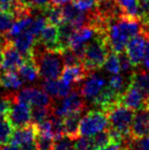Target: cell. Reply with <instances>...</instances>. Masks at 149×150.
I'll use <instances>...</instances> for the list:
<instances>
[{"mask_svg": "<svg viewBox=\"0 0 149 150\" xmlns=\"http://www.w3.org/2000/svg\"><path fill=\"white\" fill-rule=\"evenodd\" d=\"M143 30L144 26L138 16L121 13L108 24L106 29V43L108 48L115 53L125 51L128 42Z\"/></svg>", "mask_w": 149, "mask_h": 150, "instance_id": "cell-1", "label": "cell"}, {"mask_svg": "<svg viewBox=\"0 0 149 150\" xmlns=\"http://www.w3.org/2000/svg\"><path fill=\"white\" fill-rule=\"evenodd\" d=\"M32 58L38 67L40 77L44 80L60 78L64 64L58 51L45 49L36 39L32 51Z\"/></svg>", "mask_w": 149, "mask_h": 150, "instance_id": "cell-2", "label": "cell"}, {"mask_svg": "<svg viewBox=\"0 0 149 150\" xmlns=\"http://www.w3.org/2000/svg\"><path fill=\"white\" fill-rule=\"evenodd\" d=\"M109 51L106 43V37L96 35L86 45L82 63L89 73H94L103 67Z\"/></svg>", "mask_w": 149, "mask_h": 150, "instance_id": "cell-3", "label": "cell"}, {"mask_svg": "<svg viewBox=\"0 0 149 150\" xmlns=\"http://www.w3.org/2000/svg\"><path fill=\"white\" fill-rule=\"evenodd\" d=\"M109 127L119 131L125 137H131L130 131L135 117V110L117 103L105 111Z\"/></svg>", "mask_w": 149, "mask_h": 150, "instance_id": "cell-4", "label": "cell"}, {"mask_svg": "<svg viewBox=\"0 0 149 150\" xmlns=\"http://www.w3.org/2000/svg\"><path fill=\"white\" fill-rule=\"evenodd\" d=\"M107 115L102 110H89L84 117H81L79 133L80 136L92 137L101 131L107 130Z\"/></svg>", "mask_w": 149, "mask_h": 150, "instance_id": "cell-5", "label": "cell"}, {"mask_svg": "<svg viewBox=\"0 0 149 150\" xmlns=\"http://www.w3.org/2000/svg\"><path fill=\"white\" fill-rule=\"evenodd\" d=\"M57 103H53L52 113L64 117L73 112H83L86 109V100L82 96L80 89L75 88L66 97L58 99Z\"/></svg>", "mask_w": 149, "mask_h": 150, "instance_id": "cell-6", "label": "cell"}, {"mask_svg": "<svg viewBox=\"0 0 149 150\" xmlns=\"http://www.w3.org/2000/svg\"><path fill=\"white\" fill-rule=\"evenodd\" d=\"M119 103L124 106L137 111L139 109L148 108L149 98H147L145 94L136 86L129 83L127 89L119 95Z\"/></svg>", "mask_w": 149, "mask_h": 150, "instance_id": "cell-7", "label": "cell"}, {"mask_svg": "<svg viewBox=\"0 0 149 150\" xmlns=\"http://www.w3.org/2000/svg\"><path fill=\"white\" fill-rule=\"evenodd\" d=\"M6 117L14 129L22 128L31 124V105L16 101L12 98V104Z\"/></svg>", "mask_w": 149, "mask_h": 150, "instance_id": "cell-8", "label": "cell"}, {"mask_svg": "<svg viewBox=\"0 0 149 150\" xmlns=\"http://www.w3.org/2000/svg\"><path fill=\"white\" fill-rule=\"evenodd\" d=\"M1 49L3 54L1 69L3 71H18V69L26 59L13 45L11 39L6 42Z\"/></svg>", "mask_w": 149, "mask_h": 150, "instance_id": "cell-9", "label": "cell"}, {"mask_svg": "<svg viewBox=\"0 0 149 150\" xmlns=\"http://www.w3.org/2000/svg\"><path fill=\"white\" fill-rule=\"evenodd\" d=\"M146 40H147V36L143 31L132 38L126 45L125 51L134 67H138L142 63L144 51H145Z\"/></svg>", "mask_w": 149, "mask_h": 150, "instance_id": "cell-10", "label": "cell"}, {"mask_svg": "<svg viewBox=\"0 0 149 150\" xmlns=\"http://www.w3.org/2000/svg\"><path fill=\"white\" fill-rule=\"evenodd\" d=\"M106 85H107L106 81L101 76L91 73L84 80V83L80 88V92L85 100L93 102L96 97L105 88Z\"/></svg>", "mask_w": 149, "mask_h": 150, "instance_id": "cell-11", "label": "cell"}, {"mask_svg": "<svg viewBox=\"0 0 149 150\" xmlns=\"http://www.w3.org/2000/svg\"><path fill=\"white\" fill-rule=\"evenodd\" d=\"M41 88L51 97L53 100H58L68 95L75 89L72 84L64 81L62 79L44 80L41 83Z\"/></svg>", "mask_w": 149, "mask_h": 150, "instance_id": "cell-12", "label": "cell"}, {"mask_svg": "<svg viewBox=\"0 0 149 150\" xmlns=\"http://www.w3.org/2000/svg\"><path fill=\"white\" fill-rule=\"evenodd\" d=\"M130 134L132 139L141 138L149 135V107L135 111Z\"/></svg>", "mask_w": 149, "mask_h": 150, "instance_id": "cell-13", "label": "cell"}, {"mask_svg": "<svg viewBox=\"0 0 149 150\" xmlns=\"http://www.w3.org/2000/svg\"><path fill=\"white\" fill-rule=\"evenodd\" d=\"M37 42L40 43L45 49L59 52L58 46V26L47 23L40 35L37 38Z\"/></svg>", "mask_w": 149, "mask_h": 150, "instance_id": "cell-14", "label": "cell"}, {"mask_svg": "<svg viewBox=\"0 0 149 150\" xmlns=\"http://www.w3.org/2000/svg\"><path fill=\"white\" fill-rule=\"evenodd\" d=\"M13 45L16 47V49L20 52L25 59H30L32 58V51L33 47L35 45L37 38L33 34H31L29 30L23 32L14 37L10 38Z\"/></svg>", "mask_w": 149, "mask_h": 150, "instance_id": "cell-15", "label": "cell"}, {"mask_svg": "<svg viewBox=\"0 0 149 150\" xmlns=\"http://www.w3.org/2000/svg\"><path fill=\"white\" fill-rule=\"evenodd\" d=\"M90 74L91 73L88 71V69L84 67L83 63H80V64L71 65V67H64L60 79L75 86L84 81Z\"/></svg>", "mask_w": 149, "mask_h": 150, "instance_id": "cell-16", "label": "cell"}, {"mask_svg": "<svg viewBox=\"0 0 149 150\" xmlns=\"http://www.w3.org/2000/svg\"><path fill=\"white\" fill-rule=\"evenodd\" d=\"M82 113L83 112H73L62 117L66 136L68 138L72 139V140H75L76 138H78L80 136L79 128Z\"/></svg>", "mask_w": 149, "mask_h": 150, "instance_id": "cell-17", "label": "cell"}, {"mask_svg": "<svg viewBox=\"0 0 149 150\" xmlns=\"http://www.w3.org/2000/svg\"><path fill=\"white\" fill-rule=\"evenodd\" d=\"M18 74L22 78L24 83H33V82H36L40 77L38 67L33 58L25 60V62L18 69Z\"/></svg>", "mask_w": 149, "mask_h": 150, "instance_id": "cell-18", "label": "cell"}, {"mask_svg": "<svg viewBox=\"0 0 149 150\" xmlns=\"http://www.w3.org/2000/svg\"><path fill=\"white\" fill-rule=\"evenodd\" d=\"M130 83L141 90L149 98V69H134L130 75Z\"/></svg>", "mask_w": 149, "mask_h": 150, "instance_id": "cell-19", "label": "cell"}, {"mask_svg": "<svg viewBox=\"0 0 149 150\" xmlns=\"http://www.w3.org/2000/svg\"><path fill=\"white\" fill-rule=\"evenodd\" d=\"M24 85V81L16 71L0 73V86L6 90L18 91Z\"/></svg>", "mask_w": 149, "mask_h": 150, "instance_id": "cell-20", "label": "cell"}, {"mask_svg": "<svg viewBox=\"0 0 149 150\" xmlns=\"http://www.w3.org/2000/svg\"><path fill=\"white\" fill-rule=\"evenodd\" d=\"M33 20H34V18H32V16H20V18H16V21H14L9 33H8L9 38H12V37H14V36L18 35V34L28 30L29 27L32 24Z\"/></svg>", "mask_w": 149, "mask_h": 150, "instance_id": "cell-21", "label": "cell"}, {"mask_svg": "<svg viewBox=\"0 0 149 150\" xmlns=\"http://www.w3.org/2000/svg\"><path fill=\"white\" fill-rule=\"evenodd\" d=\"M52 106H31V124L38 125L47 120L52 113Z\"/></svg>", "mask_w": 149, "mask_h": 150, "instance_id": "cell-22", "label": "cell"}, {"mask_svg": "<svg viewBox=\"0 0 149 150\" xmlns=\"http://www.w3.org/2000/svg\"><path fill=\"white\" fill-rule=\"evenodd\" d=\"M14 128L6 117H0V146L7 144L11 140Z\"/></svg>", "mask_w": 149, "mask_h": 150, "instance_id": "cell-23", "label": "cell"}, {"mask_svg": "<svg viewBox=\"0 0 149 150\" xmlns=\"http://www.w3.org/2000/svg\"><path fill=\"white\" fill-rule=\"evenodd\" d=\"M43 14L47 18V22L55 26H60L64 21V16H62V10L61 6H49L43 11Z\"/></svg>", "mask_w": 149, "mask_h": 150, "instance_id": "cell-24", "label": "cell"}, {"mask_svg": "<svg viewBox=\"0 0 149 150\" xmlns=\"http://www.w3.org/2000/svg\"><path fill=\"white\" fill-rule=\"evenodd\" d=\"M103 67L107 73L112 74V75L119 74V71H121V63H119V54L113 51H109L105 62L103 64Z\"/></svg>", "mask_w": 149, "mask_h": 150, "instance_id": "cell-25", "label": "cell"}, {"mask_svg": "<svg viewBox=\"0 0 149 150\" xmlns=\"http://www.w3.org/2000/svg\"><path fill=\"white\" fill-rule=\"evenodd\" d=\"M115 2L123 14L138 16V0H115Z\"/></svg>", "mask_w": 149, "mask_h": 150, "instance_id": "cell-26", "label": "cell"}, {"mask_svg": "<svg viewBox=\"0 0 149 150\" xmlns=\"http://www.w3.org/2000/svg\"><path fill=\"white\" fill-rule=\"evenodd\" d=\"M129 83H130V80L127 82L125 76L119 75V74H115V75H112V77H110L109 81H108V86L121 95L124 91L127 89Z\"/></svg>", "mask_w": 149, "mask_h": 150, "instance_id": "cell-27", "label": "cell"}, {"mask_svg": "<svg viewBox=\"0 0 149 150\" xmlns=\"http://www.w3.org/2000/svg\"><path fill=\"white\" fill-rule=\"evenodd\" d=\"M16 18L12 13L0 11V36H7Z\"/></svg>", "mask_w": 149, "mask_h": 150, "instance_id": "cell-28", "label": "cell"}, {"mask_svg": "<svg viewBox=\"0 0 149 150\" xmlns=\"http://www.w3.org/2000/svg\"><path fill=\"white\" fill-rule=\"evenodd\" d=\"M59 53H60V55H61L64 67H71V65H76V64L82 63L79 56L75 53V51L70 46L66 48H64L62 50H60Z\"/></svg>", "mask_w": 149, "mask_h": 150, "instance_id": "cell-29", "label": "cell"}, {"mask_svg": "<svg viewBox=\"0 0 149 150\" xmlns=\"http://www.w3.org/2000/svg\"><path fill=\"white\" fill-rule=\"evenodd\" d=\"M47 23L48 22H47L46 16L43 14V12H41V14H39L36 18L33 20L32 24H31V26L29 27L28 30L31 34H33L35 37L38 38V36L40 35L41 31L43 30V28L45 27V25L47 24Z\"/></svg>", "mask_w": 149, "mask_h": 150, "instance_id": "cell-30", "label": "cell"}, {"mask_svg": "<svg viewBox=\"0 0 149 150\" xmlns=\"http://www.w3.org/2000/svg\"><path fill=\"white\" fill-rule=\"evenodd\" d=\"M137 16L144 27H149V0H138Z\"/></svg>", "mask_w": 149, "mask_h": 150, "instance_id": "cell-31", "label": "cell"}, {"mask_svg": "<svg viewBox=\"0 0 149 150\" xmlns=\"http://www.w3.org/2000/svg\"><path fill=\"white\" fill-rule=\"evenodd\" d=\"M54 140L52 137L42 135L36 132V146L37 150H52L54 146Z\"/></svg>", "mask_w": 149, "mask_h": 150, "instance_id": "cell-32", "label": "cell"}, {"mask_svg": "<svg viewBox=\"0 0 149 150\" xmlns=\"http://www.w3.org/2000/svg\"><path fill=\"white\" fill-rule=\"evenodd\" d=\"M91 139H92V143H93V150L98 148V147L105 146V145L112 143L109 133H108V129L107 130H104V131H101V132L97 133L96 135L92 136Z\"/></svg>", "mask_w": 149, "mask_h": 150, "instance_id": "cell-33", "label": "cell"}, {"mask_svg": "<svg viewBox=\"0 0 149 150\" xmlns=\"http://www.w3.org/2000/svg\"><path fill=\"white\" fill-rule=\"evenodd\" d=\"M61 10H62V16H64V21L68 23L72 22L76 18V16L80 12V10H78L76 8L74 3H70V2L64 4L61 6Z\"/></svg>", "mask_w": 149, "mask_h": 150, "instance_id": "cell-34", "label": "cell"}, {"mask_svg": "<svg viewBox=\"0 0 149 150\" xmlns=\"http://www.w3.org/2000/svg\"><path fill=\"white\" fill-rule=\"evenodd\" d=\"M74 141L76 150H93V143L91 137L79 136Z\"/></svg>", "mask_w": 149, "mask_h": 150, "instance_id": "cell-35", "label": "cell"}, {"mask_svg": "<svg viewBox=\"0 0 149 150\" xmlns=\"http://www.w3.org/2000/svg\"><path fill=\"white\" fill-rule=\"evenodd\" d=\"M52 150H76L74 146V141L68 138L66 136L57 139L54 142V146Z\"/></svg>", "mask_w": 149, "mask_h": 150, "instance_id": "cell-36", "label": "cell"}, {"mask_svg": "<svg viewBox=\"0 0 149 150\" xmlns=\"http://www.w3.org/2000/svg\"><path fill=\"white\" fill-rule=\"evenodd\" d=\"M129 149L136 150H149V135L143 136L141 138L132 139Z\"/></svg>", "mask_w": 149, "mask_h": 150, "instance_id": "cell-37", "label": "cell"}, {"mask_svg": "<svg viewBox=\"0 0 149 150\" xmlns=\"http://www.w3.org/2000/svg\"><path fill=\"white\" fill-rule=\"evenodd\" d=\"M119 54V63H121V71H124V73H133V71L135 69L134 65L132 64L130 58L128 57L127 53L125 51L121 52Z\"/></svg>", "mask_w": 149, "mask_h": 150, "instance_id": "cell-38", "label": "cell"}, {"mask_svg": "<svg viewBox=\"0 0 149 150\" xmlns=\"http://www.w3.org/2000/svg\"><path fill=\"white\" fill-rule=\"evenodd\" d=\"M73 3L78 10L83 12H88L92 10L96 5L95 0H73Z\"/></svg>", "mask_w": 149, "mask_h": 150, "instance_id": "cell-39", "label": "cell"}, {"mask_svg": "<svg viewBox=\"0 0 149 150\" xmlns=\"http://www.w3.org/2000/svg\"><path fill=\"white\" fill-rule=\"evenodd\" d=\"M26 3L34 10H40L42 12L50 6L49 0H26Z\"/></svg>", "mask_w": 149, "mask_h": 150, "instance_id": "cell-40", "label": "cell"}, {"mask_svg": "<svg viewBox=\"0 0 149 150\" xmlns=\"http://www.w3.org/2000/svg\"><path fill=\"white\" fill-rule=\"evenodd\" d=\"M146 36H147V40H146L145 51H144V56H143V60H142V64H143L144 69H149V36L147 35V34H146Z\"/></svg>", "mask_w": 149, "mask_h": 150, "instance_id": "cell-41", "label": "cell"}, {"mask_svg": "<svg viewBox=\"0 0 149 150\" xmlns=\"http://www.w3.org/2000/svg\"><path fill=\"white\" fill-rule=\"evenodd\" d=\"M94 150H123V148L121 146H119V145L114 144V143H109V144L105 145V146L98 147V148Z\"/></svg>", "mask_w": 149, "mask_h": 150, "instance_id": "cell-42", "label": "cell"}, {"mask_svg": "<svg viewBox=\"0 0 149 150\" xmlns=\"http://www.w3.org/2000/svg\"><path fill=\"white\" fill-rule=\"evenodd\" d=\"M0 150H22L16 144L12 142H9L7 144H4L0 146Z\"/></svg>", "mask_w": 149, "mask_h": 150, "instance_id": "cell-43", "label": "cell"}, {"mask_svg": "<svg viewBox=\"0 0 149 150\" xmlns=\"http://www.w3.org/2000/svg\"><path fill=\"white\" fill-rule=\"evenodd\" d=\"M70 1L71 0H49V5L60 7V6H62L64 4L68 3V2H70Z\"/></svg>", "mask_w": 149, "mask_h": 150, "instance_id": "cell-44", "label": "cell"}, {"mask_svg": "<svg viewBox=\"0 0 149 150\" xmlns=\"http://www.w3.org/2000/svg\"><path fill=\"white\" fill-rule=\"evenodd\" d=\"M2 59H3V54H2V49H1V48H0V69H1Z\"/></svg>", "mask_w": 149, "mask_h": 150, "instance_id": "cell-45", "label": "cell"}, {"mask_svg": "<svg viewBox=\"0 0 149 150\" xmlns=\"http://www.w3.org/2000/svg\"><path fill=\"white\" fill-rule=\"evenodd\" d=\"M144 32L149 36V27H144Z\"/></svg>", "mask_w": 149, "mask_h": 150, "instance_id": "cell-46", "label": "cell"}, {"mask_svg": "<svg viewBox=\"0 0 149 150\" xmlns=\"http://www.w3.org/2000/svg\"><path fill=\"white\" fill-rule=\"evenodd\" d=\"M99 1H102V0H95V2H99Z\"/></svg>", "mask_w": 149, "mask_h": 150, "instance_id": "cell-47", "label": "cell"}, {"mask_svg": "<svg viewBox=\"0 0 149 150\" xmlns=\"http://www.w3.org/2000/svg\"><path fill=\"white\" fill-rule=\"evenodd\" d=\"M1 97H2V95H1V94H0V98H1Z\"/></svg>", "mask_w": 149, "mask_h": 150, "instance_id": "cell-48", "label": "cell"}, {"mask_svg": "<svg viewBox=\"0 0 149 150\" xmlns=\"http://www.w3.org/2000/svg\"><path fill=\"white\" fill-rule=\"evenodd\" d=\"M129 150H136V149H129Z\"/></svg>", "mask_w": 149, "mask_h": 150, "instance_id": "cell-49", "label": "cell"}]
</instances>
